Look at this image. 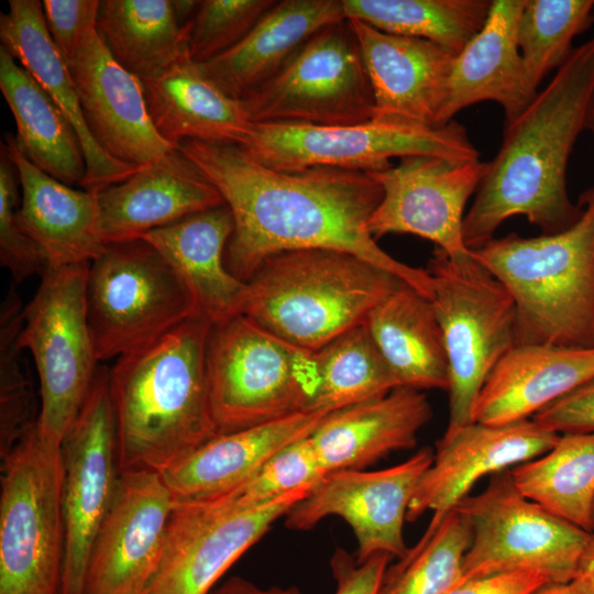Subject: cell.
Wrapping results in <instances>:
<instances>
[{
	"mask_svg": "<svg viewBox=\"0 0 594 594\" xmlns=\"http://www.w3.org/2000/svg\"><path fill=\"white\" fill-rule=\"evenodd\" d=\"M177 150L219 190L233 218L227 267L248 282L270 256L326 249L354 254L432 298L427 270L386 253L367 231L383 190L369 174L336 167L270 168L239 144L185 140Z\"/></svg>",
	"mask_w": 594,
	"mask_h": 594,
	"instance_id": "cell-1",
	"label": "cell"
},
{
	"mask_svg": "<svg viewBox=\"0 0 594 594\" xmlns=\"http://www.w3.org/2000/svg\"><path fill=\"white\" fill-rule=\"evenodd\" d=\"M594 95V36L574 47L546 87L514 120L463 221V241L475 250L508 218L524 216L542 234L573 226L582 213L566 189V167L586 129Z\"/></svg>",
	"mask_w": 594,
	"mask_h": 594,
	"instance_id": "cell-2",
	"label": "cell"
},
{
	"mask_svg": "<svg viewBox=\"0 0 594 594\" xmlns=\"http://www.w3.org/2000/svg\"><path fill=\"white\" fill-rule=\"evenodd\" d=\"M193 316L109 369L120 473H163L220 433L212 418L207 343Z\"/></svg>",
	"mask_w": 594,
	"mask_h": 594,
	"instance_id": "cell-3",
	"label": "cell"
},
{
	"mask_svg": "<svg viewBox=\"0 0 594 594\" xmlns=\"http://www.w3.org/2000/svg\"><path fill=\"white\" fill-rule=\"evenodd\" d=\"M578 204L582 213L564 231L513 232L470 250L514 300L516 345L594 348V187Z\"/></svg>",
	"mask_w": 594,
	"mask_h": 594,
	"instance_id": "cell-4",
	"label": "cell"
},
{
	"mask_svg": "<svg viewBox=\"0 0 594 594\" xmlns=\"http://www.w3.org/2000/svg\"><path fill=\"white\" fill-rule=\"evenodd\" d=\"M246 284L242 315L315 352L365 323L370 312L406 283L354 254L310 249L267 257Z\"/></svg>",
	"mask_w": 594,
	"mask_h": 594,
	"instance_id": "cell-5",
	"label": "cell"
},
{
	"mask_svg": "<svg viewBox=\"0 0 594 594\" xmlns=\"http://www.w3.org/2000/svg\"><path fill=\"white\" fill-rule=\"evenodd\" d=\"M206 363L210 409L220 435L308 410L317 392L314 352L244 315L211 327Z\"/></svg>",
	"mask_w": 594,
	"mask_h": 594,
	"instance_id": "cell-6",
	"label": "cell"
},
{
	"mask_svg": "<svg viewBox=\"0 0 594 594\" xmlns=\"http://www.w3.org/2000/svg\"><path fill=\"white\" fill-rule=\"evenodd\" d=\"M62 446L33 424L2 457L0 594H59L64 561Z\"/></svg>",
	"mask_w": 594,
	"mask_h": 594,
	"instance_id": "cell-7",
	"label": "cell"
},
{
	"mask_svg": "<svg viewBox=\"0 0 594 594\" xmlns=\"http://www.w3.org/2000/svg\"><path fill=\"white\" fill-rule=\"evenodd\" d=\"M426 270L448 358L447 429H453L473 421L485 380L516 345V308L504 285L470 252L451 257L436 248Z\"/></svg>",
	"mask_w": 594,
	"mask_h": 594,
	"instance_id": "cell-8",
	"label": "cell"
},
{
	"mask_svg": "<svg viewBox=\"0 0 594 594\" xmlns=\"http://www.w3.org/2000/svg\"><path fill=\"white\" fill-rule=\"evenodd\" d=\"M90 263L48 267L22 309L19 346L33 356L40 380L37 430L62 446L79 414L98 371L87 312Z\"/></svg>",
	"mask_w": 594,
	"mask_h": 594,
	"instance_id": "cell-9",
	"label": "cell"
},
{
	"mask_svg": "<svg viewBox=\"0 0 594 594\" xmlns=\"http://www.w3.org/2000/svg\"><path fill=\"white\" fill-rule=\"evenodd\" d=\"M86 297L99 362L118 359L197 316L177 272L143 239L107 244L89 265Z\"/></svg>",
	"mask_w": 594,
	"mask_h": 594,
	"instance_id": "cell-10",
	"label": "cell"
},
{
	"mask_svg": "<svg viewBox=\"0 0 594 594\" xmlns=\"http://www.w3.org/2000/svg\"><path fill=\"white\" fill-rule=\"evenodd\" d=\"M240 146L261 164L284 172L336 167L375 173L394 157L431 155L480 160L466 128L455 120L443 127H417L370 120L348 125L253 123Z\"/></svg>",
	"mask_w": 594,
	"mask_h": 594,
	"instance_id": "cell-11",
	"label": "cell"
},
{
	"mask_svg": "<svg viewBox=\"0 0 594 594\" xmlns=\"http://www.w3.org/2000/svg\"><path fill=\"white\" fill-rule=\"evenodd\" d=\"M455 508L472 528L464 582L519 570L570 582L592 535L524 496L509 470L493 475L483 492L468 495Z\"/></svg>",
	"mask_w": 594,
	"mask_h": 594,
	"instance_id": "cell-12",
	"label": "cell"
},
{
	"mask_svg": "<svg viewBox=\"0 0 594 594\" xmlns=\"http://www.w3.org/2000/svg\"><path fill=\"white\" fill-rule=\"evenodd\" d=\"M240 101L254 124L348 125L372 120L373 92L349 20L316 32L276 75Z\"/></svg>",
	"mask_w": 594,
	"mask_h": 594,
	"instance_id": "cell-13",
	"label": "cell"
},
{
	"mask_svg": "<svg viewBox=\"0 0 594 594\" xmlns=\"http://www.w3.org/2000/svg\"><path fill=\"white\" fill-rule=\"evenodd\" d=\"M62 455L65 541L59 594H84L90 552L120 480L109 369L98 367L64 437Z\"/></svg>",
	"mask_w": 594,
	"mask_h": 594,
	"instance_id": "cell-14",
	"label": "cell"
},
{
	"mask_svg": "<svg viewBox=\"0 0 594 594\" xmlns=\"http://www.w3.org/2000/svg\"><path fill=\"white\" fill-rule=\"evenodd\" d=\"M312 487L254 507L228 501L175 504L162 558L145 594H211L230 566Z\"/></svg>",
	"mask_w": 594,
	"mask_h": 594,
	"instance_id": "cell-15",
	"label": "cell"
},
{
	"mask_svg": "<svg viewBox=\"0 0 594 594\" xmlns=\"http://www.w3.org/2000/svg\"><path fill=\"white\" fill-rule=\"evenodd\" d=\"M432 460V450L425 447L391 468L329 472L286 514L285 526L306 531L338 516L354 532L358 562L376 554L399 559L408 550L404 539L408 507Z\"/></svg>",
	"mask_w": 594,
	"mask_h": 594,
	"instance_id": "cell-16",
	"label": "cell"
},
{
	"mask_svg": "<svg viewBox=\"0 0 594 594\" xmlns=\"http://www.w3.org/2000/svg\"><path fill=\"white\" fill-rule=\"evenodd\" d=\"M487 162L431 155L399 158L397 165L369 173L383 197L367 222L376 240L386 234L427 239L451 257L469 254L463 241L465 206L475 195Z\"/></svg>",
	"mask_w": 594,
	"mask_h": 594,
	"instance_id": "cell-17",
	"label": "cell"
},
{
	"mask_svg": "<svg viewBox=\"0 0 594 594\" xmlns=\"http://www.w3.org/2000/svg\"><path fill=\"white\" fill-rule=\"evenodd\" d=\"M174 506L160 473H120L90 552L84 594H145L162 558Z\"/></svg>",
	"mask_w": 594,
	"mask_h": 594,
	"instance_id": "cell-18",
	"label": "cell"
},
{
	"mask_svg": "<svg viewBox=\"0 0 594 594\" xmlns=\"http://www.w3.org/2000/svg\"><path fill=\"white\" fill-rule=\"evenodd\" d=\"M560 433L531 419L506 425L476 421L447 429L410 501L407 520L454 508L479 480L549 451Z\"/></svg>",
	"mask_w": 594,
	"mask_h": 594,
	"instance_id": "cell-19",
	"label": "cell"
},
{
	"mask_svg": "<svg viewBox=\"0 0 594 594\" xmlns=\"http://www.w3.org/2000/svg\"><path fill=\"white\" fill-rule=\"evenodd\" d=\"M67 65L87 127L111 157L143 167L177 150L155 129L141 79L114 61L97 29Z\"/></svg>",
	"mask_w": 594,
	"mask_h": 594,
	"instance_id": "cell-20",
	"label": "cell"
},
{
	"mask_svg": "<svg viewBox=\"0 0 594 594\" xmlns=\"http://www.w3.org/2000/svg\"><path fill=\"white\" fill-rule=\"evenodd\" d=\"M349 22L373 92L372 120L436 127L455 55L427 40L389 34L359 20Z\"/></svg>",
	"mask_w": 594,
	"mask_h": 594,
	"instance_id": "cell-21",
	"label": "cell"
},
{
	"mask_svg": "<svg viewBox=\"0 0 594 594\" xmlns=\"http://www.w3.org/2000/svg\"><path fill=\"white\" fill-rule=\"evenodd\" d=\"M224 205L219 190L178 150L98 191L106 244L141 239L188 216Z\"/></svg>",
	"mask_w": 594,
	"mask_h": 594,
	"instance_id": "cell-22",
	"label": "cell"
},
{
	"mask_svg": "<svg viewBox=\"0 0 594 594\" xmlns=\"http://www.w3.org/2000/svg\"><path fill=\"white\" fill-rule=\"evenodd\" d=\"M525 2L492 0L485 24L452 59L436 127L448 124L463 109L484 101L499 105L505 122H509L532 101L517 43Z\"/></svg>",
	"mask_w": 594,
	"mask_h": 594,
	"instance_id": "cell-23",
	"label": "cell"
},
{
	"mask_svg": "<svg viewBox=\"0 0 594 594\" xmlns=\"http://www.w3.org/2000/svg\"><path fill=\"white\" fill-rule=\"evenodd\" d=\"M1 146L14 164L22 189L16 221L41 250L48 267L91 263L106 249L98 193L75 189L33 165L7 135ZM47 267V268H48Z\"/></svg>",
	"mask_w": 594,
	"mask_h": 594,
	"instance_id": "cell-24",
	"label": "cell"
},
{
	"mask_svg": "<svg viewBox=\"0 0 594 594\" xmlns=\"http://www.w3.org/2000/svg\"><path fill=\"white\" fill-rule=\"evenodd\" d=\"M327 415L308 409L219 435L161 475L175 504L221 499L244 485L280 449L310 436Z\"/></svg>",
	"mask_w": 594,
	"mask_h": 594,
	"instance_id": "cell-25",
	"label": "cell"
},
{
	"mask_svg": "<svg viewBox=\"0 0 594 594\" xmlns=\"http://www.w3.org/2000/svg\"><path fill=\"white\" fill-rule=\"evenodd\" d=\"M232 231V213L224 204L141 238L174 267L193 299L196 315L212 326L242 315L246 300V282L235 277L224 261Z\"/></svg>",
	"mask_w": 594,
	"mask_h": 594,
	"instance_id": "cell-26",
	"label": "cell"
},
{
	"mask_svg": "<svg viewBox=\"0 0 594 594\" xmlns=\"http://www.w3.org/2000/svg\"><path fill=\"white\" fill-rule=\"evenodd\" d=\"M432 409L421 391L387 395L328 414L310 435L326 473L363 470L392 452L413 449Z\"/></svg>",
	"mask_w": 594,
	"mask_h": 594,
	"instance_id": "cell-27",
	"label": "cell"
},
{
	"mask_svg": "<svg viewBox=\"0 0 594 594\" xmlns=\"http://www.w3.org/2000/svg\"><path fill=\"white\" fill-rule=\"evenodd\" d=\"M593 378L594 348L515 345L485 380L473 421L506 425L528 419Z\"/></svg>",
	"mask_w": 594,
	"mask_h": 594,
	"instance_id": "cell-28",
	"label": "cell"
},
{
	"mask_svg": "<svg viewBox=\"0 0 594 594\" xmlns=\"http://www.w3.org/2000/svg\"><path fill=\"white\" fill-rule=\"evenodd\" d=\"M0 40L1 46L37 80L77 132L87 167L82 189L98 193L140 168L111 157L91 135L69 67L47 32L42 1L10 0L8 12L0 14Z\"/></svg>",
	"mask_w": 594,
	"mask_h": 594,
	"instance_id": "cell-29",
	"label": "cell"
},
{
	"mask_svg": "<svg viewBox=\"0 0 594 594\" xmlns=\"http://www.w3.org/2000/svg\"><path fill=\"white\" fill-rule=\"evenodd\" d=\"M344 19L342 0L276 1L235 46L199 66L240 100L276 75L316 32Z\"/></svg>",
	"mask_w": 594,
	"mask_h": 594,
	"instance_id": "cell-30",
	"label": "cell"
},
{
	"mask_svg": "<svg viewBox=\"0 0 594 594\" xmlns=\"http://www.w3.org/2000/svg\"><path fill=\"white\" fill-rule=\"evenodd\" d=\"M141 81L155 129L175 148L185 140L240 145L252 131L242 102L222 91L190 58Z\"/></svg>",
	"mask_w": 594,
	"mask_h": 594,
	"instance_id": "cell-31",
	"label": "cell"
},
{
	"mask_svg": "<svg viewBox=\"0 0 594 594\" xmlns=\"http://www.w3.org/2000/svg\"><path fill=\"white\" fill-rule=\"evenodd\" d=\"M365 326L400 387L448 392V358L429 298L402 284L370 312Z\"/></svg>",
	"mask_w": 594,
	"mask_h": 594,
	"instance_id": "cell-32",
	"label": "cell"
},
{
	"mask_svg": "<svg viewBox=\"0 0 594 594\" xmlns=\"http://www.w3.org/2000/svg\"><path fill=\"white\" fill-rule=\"evenodd\" d=\"M0 89L16 125L15 142L51 177L82 188L87 167L79 136L37 80L0 47Z\"/></svg>",
	"mask_w": 594,
	"mask_h": 594,
	"instance_id": "cell-33",
	"label": "cell"
},
{
	"mask_svg": "<svg viewBox=\"0 0 594 594\" xmlns=\"http://www.w3.org/2000/svg\"><path fill=\"white\" fill-rule=\"evenodd\" d=\"M97 31L114 61L141 80L190 58L188 23L170 0L101 1Z\"/></svg>",
	"mask_w": 594,
	"mask_h": 594,
	"instance_id": "cell-34",
	"label": "cell"
},
{
	"mask_svg": "<svg viewBox=\"0 0 594 594\" xmlns=\"http://www.w3.org/2000/svg\"><path fill=\"white\" fill-rule=\"evenodd\" d=\"M509 472L524 496L593 532L594 432L560 435L549 451Z\"/></svg>",
	"mask_w": 594,
	"mask_h": 594,
	"instance_id": "cell-35",
	"label": "cell"
},
{
	"mask_svg": "<svg viewBox=\"0 0 594 594\" xmlns=\"http://www.w3.org/2000/svg\"><path fill=\"white\" fill-rule=\"evenodd\" d=\"M491 6V0H342L348 20L427 40L453 55L481 31Z\"/></svg>",
	"mask_w": 594,
	"mask_h": 594,
	"instance_id": "cell-36",
	"label": "cell"
},
{
	"mask_svg": "<svg viewBox=\"0 0 594 594\" xmlns=\"http://www.w3.org/2000/svg\"><path fill=\"white\" fill-rule=\"evenodd\" d=\"M314 360L318 386L312 410L330 414L400 387L365 323L315 351Z\"/></svg>",
	"mask_w": 594,
	"mask_h": 594,
	"instance_id": "cell-37",
	"label": "cell"
},
{
	"mask_svg": "<svg viewBox=\"0 0 594 594\" xmlns=\"http://www.w3.org/2000/svg\"><path fill=\"white\" fill-rule=\"evenodd\" d=\"M471 538V524L458 508L432 515L417 543L386 569L378 594H448L464 582Z\"/></svg>",
	"mask_w": 594,
	"mask_h": 594,
	"instance_id": "cell-38",
	"label": "cell"
},
{
	"mask_svg": "<svg viewBox=\"0 0 594 594\" xmlns=\"http://www.w3.org/2000/svg\"><path fill=\"white\" fill-rule=\"evenodd\" d=\"M594 0H526L517 25L525 81L536 97L544 77L557 70L573 40L594 22Z\"/></svg>",
	"mask_w": 594,
	"mask_h": 594,
	"instance_id": "cell-39",
	"label": "cell"
},
{
	"mask_svg": "<svg viewBox=\"0 0 594 594\" xmlns=\"http://www.w3.org/2000/svg\"><path fill=\"white\" fill-rule=\"evenodd\" d=\"M22 328L20 301L11 290L1 311L0 359V453L4 457L24 432L36 422L33 419L29 384L20 367L19 334Z\"/></svg>",
	"mask_w": 594,
	"mask_h": 594,
	"instance_id": "cell-40",
	"label": "cell"
},
{
	"mask_svg": "<svg viewBox=\"0 0 594 594\" xmlns=\"http://www.w3.org/2000/svg\"><path fill=\"white\" fill-rule=\"evenodd\" d=\"M276 0H202L188 22V51L205 64L235 46Z\"/></svg>",
	"mask_w": 594,
	"mask_h": 594,
	"instance_id": "cell-41",
	"label": "cell"
},
{
	"mask_svg": "<svg viewBox=\"0 0 594 594\" xmlns=\"http://www.w3.org/2000/svg\"><path fill=\"white\" fill-rule=\"evenodd\" d=\"M326 474L307 436L280 449L244 485L218 501L261 506L300 487L315 486Z\"/></svg>",
	"mask_w": 594,
	"mask_h": 594,
	"instance_id": "cell-42",
	"label": "cell"
},
{
	"mask_svg": "<svg viewBox=\"0 0 594 594\" xmlns=\"http://www.w3.org/2000/svg\"><path fill=\"white\" fill-rule=\"evenodd\" d=\"M18 170L1 146L0 153V263L13 280L43 275L47 263L32 239L20 228L18 211Z\"/></svg>",
	"mask_w": 594,
	"mask_h": 594,
	"instance_id": "cell-43",
	"label": "cell"
},
{
	"mask_svg": "<svg viewBox=\"0 0 594 594\" xmlns=\"http://www.w3.org/2000/svg\"><path fill=\"white\" fill-rule=\"evenodd\" d=\"M42 6L47 32L69 64L87 34L97 29L101 1L44 0Z\"/></svg>",
	"mask_w": 594,
	"mask_h": 594,
	"instance_id": "cell-44",
	"label": "cell"
},
{
	"mask_svg": "<svg viewBox=\"0 0 594 594\" xmlns=\"http://www.w3.org/2000/svg\"><path fill=\"white\" fill-rule=\"evenodd\" d=\"M532 419L560 435L594 432V378L551 403Z\"/></svg>",
	"mask_w": 594,
	"mask_h": 594,
	"instance_id": "cell-45",
	"label": "cell"
},
{
	"mask_svg": "<svg viewBox=\"0 0 594 594\" xmlns=\"http://www.w3.org/2000/svg\"><path fill=\"white\" fill-rule=\"evenodd\" d=\"M392 557L376 554L363 562L338 548L330 560L336 581L334 594H378Z\"/></svg>",
	"mask_w": 594,
	"mask_h": 594,
	"instance_id": "cell-46",
	"label": "cell"
},
{
	"mask_svg": "<svg viewBox=\"0 0 594 594\" xmlns=\"http://www.w3.org/2000/svg\"><path fill=\"white\" fill-rule=\"evenodd\" d=\"M549 581L543 573L519 570L468 580L448 594H530Z\"/></svg>",
	"mask_w": 594,
	"mask_h": 594,
	"instance_id": "cell-47",
	"label": "cell"
},
{
	"mask_svg": "<svg viewBox=\"0 0 594 594\" xmlns=\"http://www.w3.org/2000/svg\"><path fill=\"white\" fill-rule=\"evenodd\" d=\"M211 594H301V592L296 586L261 587L244 578L232 576L215 588Z\"/></svg>",
	"mask_w": 594,
	"mask_h": 594,
	"instance_id": "cell-48",
	"label": "cell"
},
{
	"mask_svg": "<svg viewBox=\"0 0 594 594\" xmlns=\"http://www.w3.org/2000/svg\"><path fill=\"white\" fill-rule=\"evenodd\" d=\"M572 582L582 594H594V531L581 557Z\"/></svg>",
	"mask_w": 594,
	"mask_h": 594,
	"instance_id": "cell-49",
	"label": "cell"
},
{
	"mask_svg": "<svg viewBox=\"0 0 594 594\" xmlns=\"http://www.w3.org/2000/svg\"><path fill=\"white\" fill-rule=\"evenodd\" d=\"M530 594H582L576 585L570 582H546L534 590Z\"/></svg>",
	"mask_w": 594,
	"mask_h": 594,
	"instance_id": "cell-50",
	"label": "cell"
},
{
	"mask_svg": "<svg viewBox=\"0 0 594 594\" xmlns=\"http://www.w3.org/2000/svg\"><path fill=\"white\" fill-rule=\"evenodd\" d=\"M200 1L196 0H176L173 1V6L179 22L185 25L188 23L196 13Z\"/></svg>",
	"mask_w": 594,
	"mask_h": 594,
	"instance_id": "cell-51",
	"label": "cell"
},
{
	"mask_svg": "<svg viewBox=\"0 0 594 594\" xmlns=\"http://www.w3.org/2000/svg\"><path fill=\"white\" fill-rule=\"evenodd\" d=\"M593 14H594V11H593ZM586 129H588L594 135V95H593L590 109H588Z\"/></svg>",
	"mask_w": 594,
	"mask_h": 594,
	"instance_id": "cell-52",
	"label": "cell"
},
{
	"mask_svg": "<svg viewBox=\"0 0 594 594\" xmlns=\"http://www.w3.org/2000/svg\"><path fill=\"white\" fill-rule=\"evenodd\" d=\"M593 531H594V509H593Z\"/></svg>",
	"mask_w": 594,
	"mask_h": 594,
	"instance_id": "cell-53",
	"label": "cell"
}]
</instances>
